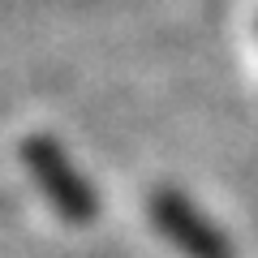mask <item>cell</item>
<instances>
[{
	"mask_svg": "<svg viewBox=\"0 0 258 258\" xmlns=\"http://www.w3.org/2000/svg\"><path fill=\"white\" fill-rule=\"evenodd\" d=\"M151 220L185 258H232L228 237L176 189H159L151 198Z\"/></svg>",
	"mask_w": 258,
	"mask_h": 258,
	"instance_id": "2",
	"label": "cell"
},
{
	"mask_svg": "<svg viewBox=\"0 0 258 258\" xmlns=\"http://www.w3.org/2000/svg\"><path fill=\"white\" fill-rule=\"evenodd\" d=\"M22 159H26L35 185L43 189V198L56 207V215L69 224H91L99 215V198L86 185V176L74 168V159L60 151V142L47 134H30L22 142Z\"/></svg>",
	"mask_w": 258,
	"mask_h": 258,
	"instance_id": "1",
	"label": "cell"
}]
</instances>
